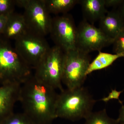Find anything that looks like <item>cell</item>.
Instances as JSON below:
<instances>
[{"label": "cell", "mask_w": 124, "mask_h": 124, "mask_svg": "<svg viewBox=\"0 0 124 124\" xmlns=\"http://www.w3.org/2000/svg\"><path fill=\"white\" fill-rule=\"evenodd\" d=\"M55 90L33 75L21 85L19 101L23 112L36 124H51L57 118L55 106L58 94Z\"/></svg>", "instance_id": "cell-1"}, {"label": "cell", "mask_w": 124, "mask_h": 124, "mask_svg": "<svg viewBox=\"0 0 124 124\" xmlns=\"http://www.w3.org/2000/svg\"><path fill=\"white\" fill-rule=\"evenodd\" d=\"M97 100L87 88L63 89L58 94L55 106L57 118L72 121L85 119L92 112Z\"/></svg>", "instance_id": "cell-2"}, {"label": "cell", "mask_w": 124, "mask_h": 124, "mask_svg": "<svg viewBox=\"0 0 124 124\" xmlns=\"http://www.w3.org/2000/svg\"><path fill=\"white\" fill-rule=\"evenodd\" d=\"M32 69L9 40L0 37V85H22L32 75Z\"/></svg>", "instance_id": "cell-3"}, {"label": "cell", "mask_w": 124, "mask_h": 124, "mask_svg": "<svg viewBox=\"0 0 124 124\" xmlns=\"http://www.w3.org/2000/svg\"><path fill=\"white\" fill-rule=\"evenodd\" d=\"M64 53L59 47H51L36 68L33 75L36 79L54 89L63 90L62 86Z\"/></svg>", "instance_id": "cell-4"}, {"label": "cell", "mask_w": 124, "mask_h": 124, "mask_svg": "<svg viewBox=\"0 0 124 124\" xmlns=\"http://www.w3.org/2000/svg\"><path fill=\"white\" fill-rule=\"evenodd\" d=\"M88 53L78 48L64 53L62 83L68 89L83 86L90 62Z\"/></svg>", "instance_id": "cell-5"}, {"label": "cell", "mask_w": 124, "mask_h": 124, "mask_svg": "<svg viewBox=\"0 0 124 124\" xmlns=\"http://www.w3.org/2000/svg\"><path fill=\"white\" fill-rule=\"evenodd\" d=\"M16 5L24 9L23 15L28 31L44 37L49 34L52 18L44 0H16Z\"/></svg>", "instance_id": "cell-6"}, {"label": "cell", "mask_w": 124, "mask_h": 124, "mask_svg": "<svg viewBox=\"0 0 124 124\" xmlns=\"http://www.w3.org/2000/svg\"><path fill=\"white\" fill-rule=\"evenodd\" d=\"M15 41V48L32 69H35L51 48L45 37L29 31Z\"/></svg>", "instance_id": "cell-7"}, {"label": "cell", "mask_w": 124, "mask_h": 124, "mask_svg": "<svg viewBox=\"0 0 124 124\" xmlns=\"http://www.w3.org/2000/svg\"><path fill=\"white\" fill-rule=\"evenodd\" d=\"M49 34L55 45L64 53L77 48V27L70 15L64 14L52 18Z\"/></svg>", "instance_id": "cell-8"}, {"label": "cell", "mask_w": 124, "mask_h": 124, "mask_svg": "<svg viewBox=\"0 0 124 124\" xmlns=\"http://www.w3.org/2000/svg\"><path fill=\"white\" fill-rule=\"evenodd\" d=\"M114 41L99 28L84 20L77 27V48L87 53L100 52L104 47L113 44Z\"/></svg>", "instance_id": "cell-9"}, {"label": "cell", "mask_w": 124, "mask_h": 124, "mask_svg": "<svg viewBox=\"0 0 124 124\" xmlns=\"http://www.w3.org/2000/svg\"><path fill=\"white\" fill-rule=\"evenodd\" d=\"M21 85L12 83L0 85V124L14 113L15 104L19 101Z\"/></svg>", "instance_id": "cell-10"}, {"label": "cell", "mask_w": 124, "mask_h": 124, "mask_svg": "<svg viewBox=\"0 0 124 124\" xmlns=\"http://www.w3.org/2000/svg\"><path fill=\"white\" fill-rule=\"evenodd\" d=\"M99 28L115 40L124 29V21L117 10L108 11L99 20Z\"/></svg>", "instance_id": "cell-11"}, {"label": "cell", "mask_w": 124, "mask_h": 124, "mask_svg": "<svg viewBox=\"0 0 124 124\" xmlns=\"http://www.w3.org/2000/svg\"><path fill=\"white\" fill-rule=\"evenodd\" d=\"M84 19L93 24L107 12L105 0H80L79 2Z\"/></svg>", "instance_id": "cell-12"}, {"label": "cell", "mask_w": 124, "mask_h": 124, "mask_svg": "<svg viewBox=\"0 0 124 124\" xmlns=\"http://www.w3.org/2000/svg\"><path fill=\"white\" fill-rule=\"evenodd\" d=\"M28 31L23 15L13 13L10 16L1 35L7 40H15Z\"/></svg>", "instance_id": "cell-13"}, {"label": "cell", "mask_w": 124, "mask_h": 124, "mask_svg": "<svg viewBox=\"0 0 124 124\" xmlns=\"http://www.w3.org/2000/svg\"><path fill=\"white\" fill-rule=\"evenodd\" d=\"M122 57H124V53L111 54L100 51L97 57L90 62L86 72V75L94 71L107 68L118 59Z\"/></svg>", "instance_id": "cell-14"}, {"label": "cell", "mask_w": 124, "mask_h": 124, "mask_svg": "<svg viewBox=\"0 0 124 124\" xmlns=\"http://www.w3.org/2000/svg\"><path fill=\"white\" fill-rule=\"evenodd\" d=\"M45 5L49 13L64 14L73 8L79 0H44Z\"/></svg>", "instance_id": "cell-15"}, {"label": "cell", "mask_w": 124, "mask_h": 124, "mask_svg": "<svg viewBox=\"0 0 124 124\" xmlns=\"http://www.w3.org/2000/svg\"><path fill=\"white\" fill-rule=\"evenodd\" d=\"M85 120L84 124H119L117 119L108 116L106 109L95 112H93Z\"/></svg>", "instance_id": "cell-16"}, {"label": "cell", "mask_w": 124, "mask_h": 124, "mask_svg": "<svg viewBox=\"0 0 124 124\" xmlns=\"http://www.w3.org/2000/svg\"><path fill=\"white\" fill-rule=\"evenodd\" d=\"M0 124H36L26 113H15L6 118Z\"/></svg>", "instance_id": "cell-17"}, {"label": "cell", "mask_w": 124, "mask_h": 124, "mask_svg": "<svg viewBox=\"0 0 124 124\" xmlns=\"http://www.w3.org/2000/svg\"><path fill=\"white\" fill-rule=\"evenodd\" d=\"M16 0H0V15H10L14 13Z\"/></svg>", "instance_id": "cell-18"}, {"label": "cell", "mask_w": 124, "mask_h": 124, "mask_svg": "<svg viewBox=\"0 0 124 124\" xmlns=\"http://www.w3.org/2000/svg\"><path fill=\"white\" fill-rule=\"evenodd\" d=\"M113 45L114 53H124V29L114 40Z\"/></svg>", "instance_id": "cell-19"}, {"label": "cell", "mask_w": 124, "mask_h": 124, "mask_svg": "<svg viewBox=\"0 0 124 124\" xmlns=\"http://www.w3.org/2000/svg\"><path fill=\"white\" fill-rule=\"evenodd\" d=\"M123 91H117L116 89L112 90L110 93H109L108 96L102 98L100 100L104 102L107 103L112 99H117L119 101L120 103L122 105L123 104L122 101L120 100L119 96Z\"/></svg>", "instance_id": "cell-20"}, {"label": "cell", "mask_w": 124, "mask_h": 124, "mask_svg": "<svg viewBox=\"0 0 124 124\" xmlns=\"http://www.w3.org/2000/svg\"><path fill=\"white\" fill-rule=\"evenodd\" d=\"M11 15H0V35L2 34L7 23L9 17Z\"/></svg>", "instance_id": "cell-21"}, {"label": "cell", "mask_w": 124, "mask_h": 124, "mask_svg": "<svg viewBox=\"0 0 124 124\" xmlns=\"http://www.w3.org/2000/svg\"><path fill=\"white\" fill-rule=\"evenodd\" d=\"M124 0H105L106 7H114L119 6Z\"/></svg>", "instance_id": "cell-22"}, {"label": "cell", "mask_w": 124, "mask_h": 124, "mask_svg": "<svg viewBox=\"0 0 124 124\" xmlns=\"http://www.w3.org/2000/svg\"><path fill=\"white\" fill-rule=\"evenodd\" d=\"M116 119L119 123L124 124V105L123 104L119 110V116Z\"/></svg>", "instance_id": "cell-23"}, {"label": "cell", "mask_w": 124, "mask_h": 124, "mask_svg": "<svg viewBox=\"0 0 124 124\" xmlns=\"http://www.w3.org/2000/svg\"><path fill=\"white\" fill-rule=\"evenodd\" d=\"M119 6L120 7L119 8V9L117 11L119 13L121 16L124 21V0L123 2Z\"/></svg>", "instance_id": "cell-24"}, {"label": "cell", "mask_w": 124, "mask_h": 124, "mask_svg": "<svg viewBox=\"0 0 124 124\" xmlns=\"http://www.w3.org/2000/svg\"><path fill=\"white\" fill-rule=\"evenodd\" d=\"M121 124V123H119V124Z\"/></svg>", "instance_id": "cell-25"}, {"label": "cell", "mask_w": 124, "mask_h": 124, "mask_svg": "<svg viewBox=\"0 0 124 124\" xmlns=\"http://www.w3.org/2000/svg\"></svg>", "instance_id": "cell-26"}]
</instances>
